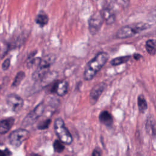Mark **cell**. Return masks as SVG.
Listing matches in <instances>:
<instances>
[{
  "label": "cell",
  "instance_id": "obj_1",
  "mask_svg": "<svg viewBox=\"0 0 156 156\" xmlns=\"http://www.w3.org/2000/svg\"><path fill=\"white\" fill-rule=\"evenodd\" d=\"M108 58V55L105 52H99L87 65L83 73L84 79L91 80L99 71L103 67Z\"/></svg>",
  "mask_w": 156,
  "mask_h": 156
},
{
  "label": "cell",
  "instance_id": "obj_2",
  "mask_svg": "<svg viewBox=\"0 0 156 156\" xmlns=\"http://www.w3.org/2000/svg\"><path fill=\"white\" fill-rule=\"evenodd\" d=\"M150 27V25L146 23H137L125 26L120 28L117 33L118 38H126L132 37Z\"/></svg>",
  "mask_w": 156,
  "mask_h": 156
},
{
  "label": "cell",
  "instance_id": "obj_3",
  "mask_svg": "<svg viewBox=\"0 0 156 156\" xmlns=\"http://www.w3.org/2000/svg\"><path fill=\"white\" fill-rule=\"evenodd\" d=\"M54 129L56 135L60 141L69 144L73 141V138L69 130L65 127L64 122L62 118H57L54 122Z\"/></svg>",
  "mask_w": 156,
  "mask_h": 156
},
{
  "label": "cell",
  "instance_id": "obj_4",
  "mask_svg": "<svg viewBox=\"0 0 156 156\" xmlns=\"http://www.w3.org/2000/svg\"><path fill=\"white\" fill-rule=\"evenodd\" d=\"M29 136V132L24 129H18L9 135L10 143L14 147H19Z\"/></svg>",
  "mask_w": 156,
  "mask_h": 156
},
{
  "label": "cell",
  "instance_id": "obj_5",
  "mask_svg": "<svg viewBox=\"0 0 156 156\" xmlns=\"http://www.w3.org/2000/svg\"><path fill=\"white\" fill-rule=\"evenodd\" d=\"M44 110V105L43 103H40L35 108L31 111L23 119V126H28L33 124L36 120L43 114Z\"/></svg>",
  "mask_w": 156,
  "mask_h": 156
},
{
  "label": "cell",
  "instance_id": "obj_6",
  "mask_svg": "<svg viewBox=\"0 0 156 156\" xmlns=\"http://www.w3.org/2000/svg\"><path fill=\"white\" fill-rule=\"evenodd\" d=\"M104 21L101 12H96L92 15L88 20V29L90 33L92 35L97 34L100 30Z\"/></svg>",
  "mask_w": 156,
  "mask_h": 156
},
{
  "label": "cell",
  "instance_id": "obj_7",
  "mask_svg": "<svg viewBox=\"0 0 156 156\" xmlns=\"http://www.w3.org/2000/svg\"><path fill=\"white\" fill-rule=\"evenodd\" d=\"M7 105L15 112H18L23 106V99L17 94H10L6 99Z\"/></svg>",
  "mask_w": 156,
  "mask_h": 156
},
{
  "label": "cell",
  "instance_id": "obj_8",
  "mask_svg": "<svg viewBox=\"0 0 156 156\" xmlns=\"http://www.w3.org/2000/svg\"><path fill=\"white\" fill-rule=\"evenodd\" d=\"M106 87V84L104 82H101L96 84L91 90L90 94V101L92 105L96 103L100 96L102 94Z\"/></svg>",
  "mask_w": 156,
  "mask_h": 156
},
{
  "label": "cell",
  "instance_id": "obj_9",
  "mask_svg": "<svg viewBox=\"0 0 156 156\" xmlns=\"http://www.w3.org/2000/svg\"><path fill=\"white\" fill-rule=\"evenodd\" d=\"M68 87V83L66 80L58 81L52 85L51 89V92L55 93L60 96H63L67 93Z\"/></svg>",
  "mask_w": 156,
  "mask_h": 156
},
{
  "label": "cell",
  "instance_id": "obj_10",
  "mask_svg": "<svg viewBox=\"0 0 156 156\" xmlns=\"http://www.w3.org/2000/svg\"><path fill=\"white\" fill-rule=\"evenodd\" d=\"M101 13L104 20L105 21L107 24H112L114 22L115 20V15L113 11L111 9L108 7L104 8Z\"/></svg>",
  "mask_w": 156,
  "mask_h": 156
},
{
  "label": "cell",
  "instance_id": "obj_11",
  "mask_svg": "<svg viewBox=\"0 0 156 156\" xmlns=\"http://www.w3.org/2000/svg\"><path fill=\"white\" fill-rule=\"evenodd\" d=\"M55 59H56V57L55 55L54 54L47 55L41 58L40 63L38 66H40L45 69H49V67L54 63Z\"/></svg>",
  "mask_w": 156,
  "mask_h": 156
},
{
  "label": "cell",
  "instance_id": "obj_12",
  "mask_svg": "<svg viewBox=\"0 0 156 156\" xmlns=\"http://www.w3.org/2000/svg\"><path fill=\"white\" fill-rule=\"evenodd\" d=\"M100 122L107 127H110L113 124V118L111 114L107 111H102L99 116Z\"/></svg>",
  "mask_w": 156,
  "mask_h": 156
},
{
  "label": "cell",
  "instance_id": "obj_13",
  "mask_svg": "<svg viewBox=\"0 0 156 156\" xmlns=\"http://www.w3.org/2000/svg\"><path fill=\"white\" fill-rule=\"evenodd\" d=\"M13 119L9 118L0 121V134L6 133L13 123Z\"/></svg>",
  "mask_w": 156,
  "mask_h": 156
},
{
  "label": "cell",
  "instance_id": "obj_14",
  "mask_svg": "<svg viewBox=\"0 0 156 156\" xmlns=\"http://www.w3.org/2000/svg\"><path fill=\"white\" fill-rule=\"evenodd\" d=\"M146 129L150 135L154 136L156 135V124L152 118H149L147 119L146 122Z\"/></svg>",
  "mask_w": 156,
  "mask_h": 156
},
{
  "label": "cell",
  "instance_id": "obj_15",
  "mask_svg": "<svg viewBox=\"0 0 156 156\" xmlns=\"http://www.w3.org/2000/svg\"><path fill=\"white\" fill-rule=\"evenodd\" d=\"M49 71V69H45L38 66V68L32 74V79L35 80H40Z\"/></svg>",
  "mask_w": 156,
  "mask_h": 156
},
{
  "label": "cell",
  "instance_id": "obj_16",
  "mask_svg": "<svg viewBox=\"0 0 156 156\" xmlns=\"http://www.w3.org/2000/svg\"><path fill=\"white\" fill-rule=\"evenodd\" d=\"M49 21V18L44 13H40L35 18V23L41 27L45 26Z\"/></svg>",
  "mask_w": 156,
  "mask_h": 156
},
{
  "label": "cell",
  "instance_id": "obj_17",
  "mask_svg": "<svg viewBox=\"0 0 156 156\" xmlns=\"http://www.w3.org/2000/svg\"><path fill=\"white\" fill-rule=\"evenodd\" d=\"M146 49L151 55L156 53V40H149L146 43Z\"/></svg>",
  "mask_w": 156,
  "mask_h": 156
},
{
  "label": "cell",
  "instance_id": "obj_18",
  "mask_svg": "<svg viewBox=\"0 0 156 156\" xmlns=\"http://www.w3.org/2000/svg\"><path fill=\"white\" fill-rule=\"evenodd\" d=\"M138 109L141 113H143L147 110V104L143 95H140L138 98Z\"/></svg>",
  "mask_w": 156,
  "mask_h": 156
},
{
  "label": "cell",
  "instance_id": "obj_19",
  "mask_svg": "<svg viewBox=\"0 0 156 156\" xmlns=\"http://www.w3.org/2000/svg\"><path fill=\"white\" fill-rule=\"evenodd\" d=\"M130 57L129 55H126V56H121V57L115 58L111 60L110 64L112 65L113 66H116L122 63H126L127 62L129 61V60L130 59Z\"/></svg>",
  "mask_w": 156,
  "mask_h": 156
},
{
  "label": "cell",
  "instance_id": "obj_20",
  "mask_svg": "<svg viewBox=\"0 0 156 156\" xmlns=\"http://www.w3.org/2000/svg\"><path fill=\"white\" fill-rule=\"evenodd\" d=\"M24 77H25V73L24 72H23V71L18 72L16 74L12 85L13 87L18 86L20 84V83L22 82V80L24 79Z\"/></svg>",
  "mask_w": 156,
  "mask_h": 156
},
{
  "label": "cell",
  "instance_id": "obj_21",
  "mask_svg": "<svg viewBox=\"0 0 156 156\" xmlns=\"http://www.w3.org/2000/svg\"><path fill=\"white\" fill-rule=\"evenodd\" d=\"M62 142L58 141V140H55L53 144V147L54 151L56 152H62L64 149H65V146L63 145V144L62 143Z\"/></svg>",
  "mask_w": 156,
  "mask_h": 156
},
{
  "label": "cell",
  "instance_id": "obj_22",
  "mask_svg": "<svg viewBox=\"0 0 156 156\" xmlns=\"http://www.w3.org/2000/svg\"><path fill=\"white\" fill-rule=\"evenodd\" d=\"M51 121L50 119H46V120H44L43 121H41V122H40L38 124V129H40V130H44V129H47L50 123H51Z\"/></svg>",
  "mask_w": 156,
  "mask_h": 156
},
{
  "label": "cell",
  "instance_id": "obj_23",
  "mask_svg": "<svg viewBox=\"0 0 156 156\" xmlns=\"http://www.w3.org/2000/svg\"><path fill=\"white\" fill-rule=\"evenodd\" d=\"M148 18L150 21L156 23V6L154 7L149 13Z\"/></svg>",
  "mask_w": 156,
  "mask_h": 156
},
{
  "label": "cell",
  "instance_id": "obj_24",
  "mask_svg": "<svg viewBox=\"0 0 156 156\" xmlns=\"http://www.w3.org/2000/svg\"><path fill=\"white\" fill-rule=\"evenodd\" d=\"M10 65V58H6L3 63H2V69L4 71H6L9 69Z\"/></svg>",
  "mask_w": 156,
  "mask_h": 156
},
{
  "label": "cell",
  "instance_id": "obj_25",
  "mask_svg": "<svg viewBox=\"0 0 156 156\" xmlns=\"http://www.w3.org/2000/svg\"><path fill=\"white\" fill-rule=\"evenodd\" d=\"M12 154L9 149H5L4 150L0 149V156H12Z\"/></svg>",
  "mask_w": 156,
  "mask_h": 156
},
{
  "label": "cell",
  "instance_id": "obj_26",
  "mask_svg": "<svg viewBox=\"0 0 156 156\" xmlns=\"http://www.w3.org/2000/svg\"><path fill=\"white\" fill-rule=\"evenodd\" d=\"M91 156H101V152L99 149H94L93 152H92V155Z\"/></svg>",
  "mask_w": 156,
  "mask_h": 156
},
{
  "label": "cell",
  "instance_id": "obj_27",
  "mask_svg": "<svg viewBox=\"0 0 156 156\" xmlns=\"http://www.w3.org/2000/svg\"><path fill=\"white\" fill-rule=\"evenodd\" d=\"M133 57H134V58L135 60H139L141 57V55L140 54H134Z\"/></svg>",
  "mask_w": 156,
  "mask_h": 156
},
{
  "label": "cell",
  "instance_id": "obj_28",
  "mask_svg": "<svg viewBox=\"0 0 156 156\" xmlns=\"http://www.w3.org/2000/svg\"><path fill=\"white\" fill-rule=\"evenodd\" d=\"M29 156H41V155H38V154H37L32 153V154H31Z\"/></svg>",
  "mask_w": 156,
  "mask_h": 156
}]
</instances>
